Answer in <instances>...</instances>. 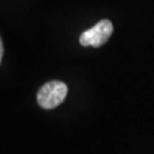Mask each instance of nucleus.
Listing matches in <instances>:
<instances>
[{
	"instance_id": "nucleus-3",
	"label": "nucleus",
	"mask_w": 154,
	"mask_h": 154,
	"mask_svg": "<svg viewBox=\"0 0 154 154\" xmlns=\"http://www.w3.org/2000/svg\"><path fill=\"white\" fill-rule=\"evenodd\" d=\"M2 56H4V45H2V40H1V37H0V64H1V61H2Z\"/></svg>"
},
{
	"instance_id": "nucleus-2",
	"label": "nucleus",
	"mask_w": 154,
	"mask_h": 154,
	"mask_svg": "<svg viewBox=\"0 0 154 154\" xmlns=\"http://www.w3.org/2000/svg\"><path fill=\"white\" fill-rule=\"evenodd\" d=\"M113 33V24L109 20H102L99 21L95 26L89 30H86L80 35V44L85 47H100L107 42V40Z\"/></svg>"
},
{
	"instance_id": "nucleus-1",
	"label": "nucleus",
	"mask_w": 154,
	"mask_h": 154,
	"mask_svg": "<svg viewBox=\"0 0 154 154\" xmlns=\"http://www.w3.org/2000/svg\"><path fill=\"white\" fill-rule=\"evenodd\" d=\"M66 95H67V86L65 83L58 80H53L45 83L39 89L37 100L40 107L45 110H51L64 102Z\"/></svg>"
}]
</instances>
